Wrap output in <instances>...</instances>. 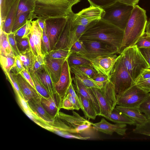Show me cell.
<instances>
[{
  "mask_svg": "<svg viewBox=\"0 0 150 150\" xmlns=\"http://www.w3.org/2000/svg\"><path fill=\"white\" fill-rule=\"evenodd\" d=\"M67 60L70 68L83 65H91L89 61L75 54H71L68 57Z\"/></svg>",
  "mask_w": 150,
  "mask_h": 150,
  "instance_id": "obj_39",
  "label": "cell"
},
{
  "mask_svg": "<svg viewBox=\"0 0 150 150\" xmlns=\"http://www.w3.org/2000/svg\"><path fill=\"white\" fill-rule=\"evenodd\" d=\"M15 0H0V29L2 28Z\"/></svg>",
  "mask_w": 150,
  "mask_h": 150,
  "instance_id": "obj_34",
  "label": "cell"
},
{
  "mask_svg": "<svg viewBox=\"0 0 150 150\" xmlns=\"http://www.w3.org/2000/svg\"><path fill=\"white\" fill-rule=\"evenodd\" d=\"M72 113V115H69L59 111L58 116L78 134L84 137L90 138L86 136V133L88 134L89 131H91V129H93L92 127L93 123L75 111H73Z\"/></svg>",
  "mask_w": 150,
  "mask_h": 150,
  "instance_id": "obj_10",
  "label": "cell"
},
{
  "mask_svg": "<svg viewBox=\"0 0 150 150\" xmlns=\"http://www.w3.org/2000/svg\"><path fill=\"white\" fill-rule=\"evenodd\" d=\"M139 49L150 67V47Z\"/></svg>",
  "mask_w": 150,
  "mask_h": 150,
  "instance_id": "obj_57",
  "label": "cell"
},
{
  "mask_svg": "<svg viewBox=\"0 0 150 150\" xmlns=\"http://www.w3.org/2000/svg\"><path fill=\"white\" fill-rule=\"evenodd\" d=\"M30 12L28 11L23 13L16 18L12 28V33H14L24 25L26 20L28 19Z\"/></svg>",
  "mask_w": 150,
  "mask_h": 150,
  "instance_id": "obj_41",
  "label": "cell"
},
{
  "mask_svg": "<svg viewBox=\"0 0 150 150\" xmlns=\"http://www.w3.org/2000/svg\"><path fill=\"white\" fill-rule=\"evenodd\" d=\"M45 56L43 55L35 56L32 69L36 72H39L44 68L45 64L44 60Z\"/></svg>",
  "mask_w": 150,
  "mask_h": 150,
  "instance_id": "obj_45",
  "label": "cell"
},
{
  "mask_svg": "<svg viewBox=\"0 0 150 150\" xmlns=\"http://www.w3.org/2000/svg\"><path fill=\"white\" fill-rule=\"evenodd\" d=\"M140 0H118L120 2L129 5L134 6L136 5Z\"/></svg>",
  "mask_w": 150,
  "mask_h": 150,
  "instance_id": "obj_61",
  "label": "cell"
},
{
  "mask_svg": "<svg viewBox=\"0 0 150 150\" xmlns=\"http://www.w3.org/2000/svg\"><path fill=\"white\" fill-rule=\"evenodd\" d=\"M145 92H150V79L138 82L135 84Z\"/></svg>",
  "mask_w": 150,
  "mask_h": 150,
  "instance_id": "obj_56",
  "label": "cell"
},
{
  "mask_svg": "<svg viewBox=\"0 0 150 150\" xmlns=\"http://www.w3.org/2000/svg\"><path fill=\"white\" fill-rule=\"evenodd\" d=\"M34 10L30 13L29 19L44 20L67 17L73 15L72 8L81 0H35Z\"/></svg>",
  "mask_w": 150,
  "mask_h": 150,
  "instance_id": "obj_1",
  "label": "cell"
},
{
  "mask_svg": "<svg viewBox=\"0 0 150 150\" xmlns=\"http://www.w3.org/2000/svg\"><path fill=\"white\" fill-rule=\"evenodd\" d=\"M81 40L86 47L87 52L84 55L79 56L84 58H93L99 56L120 54L116 48L105 42L97 40Z\"/></svg>",
  "mask_w": 150,
  "mask_h": 150,
  "instance_id": "obj_8",
  "label": "cell"
},
{
  "mask_svg": "<svg viewBox=\"0 0 150 150\" xmlns=\"http://www.w3.org/2000/svg\"><path fill=\"white\" fill-rule=\"evenodd\" d=\"M138 49L150 47V35L145 32L135 44Z\"/></svg>",
  "mask_w": 150,
  "mask_h": 150,
  "instance_id": "obj_49",
  "label": "cell"
},
{
  "mask_svg": "<svg viewBox=\"0 0 150 150\" xmlns=\"http://www.w3.org/2000/svg\"><path fill=\"white\" fill-rule=\"evenodd\" d=\"M74 14L68 16L66 25L53 50L61 49H68L67 42L69 33L73 24Z\"/></svg>",
  "mask_w": 150,
  "mask_h": 150,
  "instance_id": "obj_24",
  "label": "cell"
},
{
  "mask_svg": "<svg viewBox=\"0 0 150 150\" xmlns=\"http://www.w3.org/2000/svg\"><path fill=\"white\" fill-rule=\"evenodd\" d=\"M98 100L100 108V115L109 120L110 113L117 105L114 86L109 80L101 88H91Z\"/></svg>",
  "mask_w": 150,
  "mask_h": 150,
  "instance_id": "obj_7",
  "label": "cell"
},
{
  "mask_svg": "<svg viewBox=\"0 0 150 150\" xmlns=\"http://www.w3.org/2000/svg\"><path fill=\"white\" fill-rule=\"evenodd\" d=\"M0 56L1 67L6 77L9 75L11 69L15 64V57L9 55Z\"/></svg>",
  "mask_w": 150,
  "mask_h": 150,
  "instance_id": "obj_33",
  "label": "cell"
},
{
  "mask_svg": "<svg viewBox=\"0 0 150 150\" xmlns=\"http://www.w3.org/2000/svg\"><path fill=\"white\" fill-rule=\"evenodd\" d=\"M61 108L78 110L80 109V106L79 104L75 98L70 94H67L62 100Z\"/></svg>",
  "mask_w": 150,
  "mask_h": 150,
  "instance_id": "obj_36",
  "label": "cell"
},
{
  "mask_svg": "<svg viewBox=\"0 0 150 150\" xmlns=\"http://www.w3.org/2000/svg\"><path fill=\"white\" fill-rule=\"evenodd\" d=\"M99 56L94 58L86 59L90 61L91 66L98 73L106 75L109 77L110 72L120 54Z\"/></svg>",
  "mask_w": 150,
  "mask_h": 150,
  "instance_id": "obj_14",
  "label": "cell"
},
{
  "mask_svg": "<svg viewBox=\"0 0 150 150\" xmlns=\"http://www.w3.org/2000/svg\"><path fill=\"white\" fill-rule=\"evenodd\" d=\"M91 5L103 8L114 4L118 0H87Z\"/></svg>",
  "mask_w": 150,
  "mask_h": 150,
  "instance_id": "obj_50",
  "label": "cell"
},
{
  "mask_svg": "<svg viewBox=\"0 0 150 150\" xmlns=\"http://www.w3.org/2000/svg\"><path fill=\"white\" fill-rule=\"evenodd\" d=\"M92 79L96 81L104 83L109 80V77L108 76L98 73H97Z\"/></svg>",
  "mask_w": 150,
  "mask_h": 150,
  "instance_id": "obj_58",
  "label": "cell"
},
{
  "mask_svg": "<svg viewBox=\"0 0 150 150\" xmlns=\"http://www.w3.org/2000/svg\"><path fill=\"white\" fill-rule=\"evenodd\" d=\"M19 74L33 87L35 88L32 77L29 70L25 69L21 71Z\"/></svg>",
  "mask_w": 150,
  "mask_h": 150,
  "instance_id": "obj_55",
  "label": "cell"
},
{
  "mask_svg": "<svg viewBox=\"0 0 150 150\" xmlns=\"http://www.w3.org/2000/svg\"><path fill=\"white\" fill-rule=\"evenodd\" d=\"M138 109L141 113H143L148 120H150V93L140 104Z\"/></svg>",
  "mask_w": 150,
  "mask_h": 150,
  "instance_id": "obj_43",
  "label": "cell"
},
{
  "mask_svg": "<svg viewBox=\"0 0 150 150\" xmlns=\"http://www.w3.org/2000/svg\"><path fill=\"white\" fill-rule=\"evenodd\" d=\"M127 125L125 124H111L103 118L98 122L93 123L92 127L95 130L103 133L112 135L114 132L124 136L126 134Z\"/></svg>",
  "mask_w": 150,
  "mask_h": 150,
  "instance_id": "obj_15",
  "label": "cell"
},
{
  "mask_svg": "<svg viewBox=\"0 0 150 150\" xmlns=\"http://www.w3.org/2000/svg\"><path fill=\"white\" fill-rule=\"evenodd\" d=\"M41 102L46 111L50 115L56 117L60 109L54 97L45 98L41 96Z\"/></svg>",
  "mask_w": 150,
  "mask_h": 150,
  "instance_id": "obj_27",
  "label": "cell"
},
{
  "mask_svg": "<svg viewBox=\"0 0 150 150\" xmlns=\"http://www.w3.org/2000/svg\"><path fill=\"white\" fill-rule=\"evenodd\" d=\"M97 20L93 21L85 25H75L73 22V24L70 32L68 39L67 48L70 50L72 45L77 40H80L83 33L94 24Z\"/></svg>",
  "mask_w": 150,
  "mask_h": 150,
  "instance_id": "obj_23",
  "label": "cell"
},
{
  "mask_svg": "<svg viewBox=\"0 0 150 150\" xmlns=\"http://www.w3.org/2000/svg\"><path fill=\"white\" fill-rule=\"evenodd\" d=\"M133 131L136 134L150 136V120H148L142 125H136Z\"/></svg>",
  "mask_w": 150,
  "mask_h": 150,
  "instance_id": "obj_44",
  "label": "cell"
},
{
  "mask_svg": "<svg viewBox=\"0 0 150 150\" xmlns=\"http://www.w3.org/2000/svg\"><path fill=\"white\" fill-rule=\"evenodd\" d=\"M149 93L144 91L136 84H134L117 99V105L138 108Z\"/></svg>",
  "mask_w": 150,
  "mask_h": 150,
  "instance_id": "obj_9",
  "label": "cell"
},
{
  "mask_svg": "<svg viewBox=\"0 0 150 150\" xmlns=\"http://www.w3.org/2000/svg\"><path fill=\"white\" fill-rule=\"evenodd\" d=\"M11 73L17 81L25 101L41 96L35 88L33 87L20 74H13Z\"/></svg>",
  "mask_w": 150,
  "mask_h": 150,
  "instance_id": "obj_18",
  "label": "cell"
},
{
  "mask_svg": "<svg viewBox=\"0 0 150 150\" xmlns=\"http://www.w3.org/2000/svg\"><path fill=\"white\" fill-rule=\"evenodd\" d=\"M29 70L32 77L35 88L38 93L41 96L45 98H48L51 96L42 83L37 72L31 69Z\"/></svg>",
  "mask_w": 150,
  "mask_h": 150,
  "instance_id": "obj_32",
  "label": "cell"
},
{
  "mask_svg": "<svg viewBox=\"0 0 150 150\" xmlns=\"http://www.w3.org/2000/svg\"><path fill=\"white\" fill-rule=\"evenodd\" d=\"M67 59L63 64L58 81L54 84L56 92L55 98L57 103L60 105H61L69 86L72 82V78Z\"/></svg>",
  "mask_w": 150,
  "mask_h": 150,
  "instance_id": "obj_11",
  "label": "cell"
},
{
  "mask_svg": "<svg viewBox=\"0 0 150 150\" xmlns=\"http://www.w3.org/2000/svg\"><path fill=\"white\" fill-rule=\"evenodd\" d=\"M32 21L31 20L27 19L24 25L13 33L15 35V39L29 37L32 28Z\"/></svg>",
  "mask_w": 150,
  "mask_h": 150,
  "instance_id": "obj_38",
  "label": "cell"
},
{
  "mask_svg": "<svg viewBox=\"0 0 150 150\" xmlns=\"http://www.w3.org/2000/svg\"><path fill=\"white\" fill-rule=\"evenodd\" d=\"M72 84L76 92L79 93L89 100L94 107L97 116H100V107L96 95L91 88L86 87L75 77L72 78Z\"/></svg>",
  "mask_w": 150,
  "mask_h": 150,
  "instance_id": "obj_16",
  "label": "cell"
},
{
  "mask_svg": "<svg viewBox=\"0 0 150 150\" xmlns=\"http://www.w3.org/2000/svg\"><path fill=\"white\" fill-rule=\"evenodd\" d=\"M145 33L147 34L150 35V19L147 21L146 28Z\"/></svg>",
  "mask_w": 150,
  "mask_h": 150,
  "instance_id": "obj_63",
  "label": "cell"
},
{
  "mask_svg": "<svg viewBox=\"0 0 150 150\" xmlns=\"http://www.w3.org/2000/svg\"><path fill=\"white\" fill-rule=\"evenodd\" d=\"M40 97L30 99L27 103L31 109L38 115L44 120L49 122L53 121L56 117L49 114L42 105Z\"/></svg>",
  "mask_w": 150,
  "mask_h": 150,
  "instance_id": "obj_20",
  "label": "cell"
},
{
  "mask_svg": "<svg viewBox=\"0 0 150 150\" xmlns=\"http://www.w3.org/2000/svg\"><path fill=\"white\" fill-rule=\"evenodd\" d=\"M70 69L71 72L74 74V77L81 81L87 88H101L105 83L94 80L82 72L76 67H71Z\"/></svg>",
  "mask_w": 150,
  "mask_h": 150,
  "instance_id": "obj_21",
  "label": "cell"
},
{
  "mask_svg": "<svg viewBox=\"0 0 150 150\" xmlns=\"http://www.w3.org/2000/svg\"><path fill=\"white\" fill-rule=\"evenodd\" d=\"M121 54L123 56L124 64L134 82L144 70L150 69L136 45L126 48Z\"/></svg>",
  "mask_w": 150,
  "mask_h": 150,
  "instance_id": "obj_5",
  "label": "cell"
},
{
  "mask_svg": "<svg viewBox=\"0 0 150 150\" xmlns=\"http://www.w3.org/2000/svg\"><path fill=\"white\" fill-rule=\"evenodd\" d=\"M18 56L25 69L29 70L32 68L35 55L30 49L20 53Z\"/></svg>",
  "mask_w": 150,
  "mask_h": 150,
  "instance_id": "obj_35",
  "label": "cell"
},
{
  "mask_svg": "<svg viewBox=\"0 0 150 150\" xmlns=\"http://www.w3.org/2000/svg\"><path fill=\"white\" fill-rule=\"evenodd\" d=\"M150 79V69L144 70L135 81L134 84Z\"/></svg>",
  "mask_w": 150,
  "mask_h": 150,
  "instance_id": "obj_54",
  "label": "cell"
},
{
  "mask_svg": "<svg viewBox=\"0 0 150 150\" xmlns=\"http://www.w3.org/2000/svg\"><path fill=\"white\" fill-rule=\"evenodd\" d=\"M71 53H74L79 55H84L87 52V50L83 41L80 40L76 42L70 49Z\"/></svg>",
  "mask_w": 150,
  "mask_h": 150,
  "instance_id": "obj_42",
  "label": "cell"
},
{
  "mask_svg": "<svg viewBox=\"0 0 150 150\" xmlns=\"http://www.w3.org/2000/svg\"><path fill=\"white\" fill-rule=\"evenodd\" d=\"M109 120L116 123L135 125L134 122L116 107L112 111Z\"/></svg>",
  "mask_w": 150,
  "mask_h": 150,
  "instance_id": "obj_30",
  "label": "cell"
},
{
  "mask_svg": "<svg viewBox=\"0 0 150 150\" xmlns=\"http://www.w3.org/2000/svg\"><path fill=\"white\" fill-rule=\"evenodd\" d=\"M6 77L7 79L8 80L11 84L16 95V98H22L24 99L19 86L15 79L12 74L10 72L9 75Z\"/></svg>",
  "mask_w": 150,
  "mask_h": 150,
  "instance_id": "obj_47",
  "label": "cell"
},
{
  "mask_svg": "<svg viewBox=\"0 0 150 150\" xmlns=\"http://www.w3.org/2000/svg\"><path fill=\"white\" fill-rule=\"evenodd\" d=\"M9 42L15 57L18 56L20 54L18 49L14 33H11L8 34Z\"/></svg>",
  "mask_w": 150,
  "mask_h": 150,
  "instance_id": "obj_52",
  "label": "cell"
},
{
  "mask_svg": "<svg viewBox=\"0 0 150 150\" xmlns=\"http://www.w3.org/2000/svg\"><path fill=\"white\" fill-rule=\"evenodd\" d=\"M124 35V30L100 19L83 33L80 40L103 41L115 47L120 52Z\"/></svg>",
  "mask_w": 150,
  "mask_h": 150,
  "instance_id": "obj_2",
  "label": "cell"
},
{
  "mask_svg": "<svg viewBox=\"0 0 150 150\" xmlns=\"http://www.w3.org/2000/svg\"><path fill=\"white\" fill-rule=\"evenodd\" d=\"M109 80L114 85L117 100L134 84V82L124 64L121 54L110 72Z\"/></svg>",
  "mask_w": 150,
  "mask_h": 150,
  "instance_id": "obj_6",
  "label": "cell"
},
{
  "mask_svg": "<svg viewBox=\"0 0 150 150\" xmlns=\"http://www.w3.org/2000/svg\"><path fill=\"white\" fill-rule=\"evenodd\" d=\"M115 107L132 119L136 125H142L148 121L144 115L142 114L137 108L126 107L118 105H116Z\"/></svg>",
  "mask_w": 150,
  "mask_h": 150,
  "instance_id": "obj_22",
  "label": "cell"
},
{
  "mask_svg": "<svg viewBox=\"0 0 150 150\" xmlns=\"http://www.w3.org/2000/svg\"><path fill=\"white\" fill-rule=\"evenodd\" d=\"M41 50L42 53L44 55L51 51L49 40L46 32L45 26L42 32Z\"/></svg>",
  "mask_w": 150,
  "mask_h": 150,
  "instance_id": "obj_46",
  "label": "cell"
},
{
  "mask_svg": "<svg viewBox=\"0 0 150 150\" xmlns=\"http://www.w3.org/2000/svg\"><path fill=\"white\" fill-rule=\"evenodd\" d=\"M36 72L42 83L51 96L55 97L56 92L54 83L45 65L42 70Z\"/></svg>",
  "mask_w": 150,
  "mask_h": 150,
  "instance_id": "obj_28",
  "label": "cell"
},
{
  "mask_svg": "<svg viewBox=\"0 0 150 150\" xmlns=\"http://www.w3.org/2000/svg\"><path fill=\"white\" fill-rule=\"evenodd\" d=\"M20 0H15L0 30L9 34L12 33L13 25L16 18L18 8Z\"/></svg>",
  "mask_w": 150,
  "mask_h": 150,
  "instance_id": "obj_25",
  "label": "cell"
},
{
  "mask_svg": "<svg viewBox=\"0 0 150 150\" xmlns=\"http://www.w3.org/2000/svg\"><path fill=\"white\" fill-rule=\"evenodd\" d=\"M32 28L31 34L33 41L36 47L38 55H43L41 50L42 31L39 27L36 20L32 21Z\"/></svg>",
  "mask_w": 150,
  "mask_h": 150,
  "instance_id": "obj_29",
  "label": "cell"
},
{
  "mask_svg": "<svg viewBox=\"0 0 150 150\" xmlns=\"http://www.w3.org/2000/svg\"><path fill=\"white\" fill-rule=\"evenodd\" d=\"M18 104L24 113L37 124L44 128L53 132L52 122L46 121L41 118L31 109L25 100H21L18 102Z\"/></svg>",
  "mask_w": 150,
  "mask_h": 150,
  "instance_id": "obj_19",
  "label": "cell"
},
{
  "mask_svg": "<svg viewBox=\"0 0 150 150\" xmlns=\"http://www.w3.org/2000/svg\"><path fill=\"white\" fill-rule=\"evenodd\" d=\"M76 67L82 72L91 78L98 73L90 65H83Z\"/></svg>",
  "mask_w": 150,
  "mask_h": 150,
  "instance_id": "obj_51",
  "label": "cell"
},
{
  "mask_svg": "<svg viewBox=\"0 0 150 150\" xmlns=\"http://www.w3.org/2000/svg\"><path fill=\"white\" fill-rule=\"evenodd\" d=\"M134 7L117 0L102 8L103 12L101 19L124 30Z\"/></svg>",
  "mask_w": 150,
  "mask_h": 150,
  "instance_id": "obj_4",
  "label": "cell"
},
{
  "mask_svg": "<svg viewBox=\"0 0 150 150\" xmlns=\"http://www.w3.org/2000/svg\"><path fill=\"white\" fill-rule=\"evenodd\" d=\"M147 22L146 11L138 5L134 6L124 30L120 54L126 48L134 45L144 35Z\"/></svg>",
  "mask_w": 150,
  "mask_h": 150,
  "instance_id": "obj_3",
  "label": "cell"
},
{
  "mask_svg": "<svg viewBox=\"0 0 150 150\" xmlns=\"http://www.w3.org/2000/svg\"><path fill=\"white\" fill-rule=\"evenodd\" d=\"M25 69L18 57H16L15 64L11 71H12L11 73L13 74H19Z\"/></svg>",
  "mask_w": 150,
  "mask_h": 150,
  "instance_id": "obj_53",
  "label": "cell"
},
{
  "mask_svg": "<svg viewBox=\"0 0 150 150\" xmlns=\"http://www.w3.org/2000/svg\"><path fill=\"white\" fill-rule=\"evenodd\" d=\"M35 0H20L18 6L16 18L27 12L32 13L35 6Z\"/></svg>",
  "mask_w": 150,
  "mask_h": 150,
  "instance_id": "obj_37",
  "label": "cell"
},
{
  "mask_svg": "<svg viewBox=\"0 0 150 150\" xmlns=\"http://www.w3.org/2000/svg\"><path fill=\"white\" fill-rule=\"evenodd\" d=\"M71 54L70 50L61 49L51 50L44 56L50 58L61 59L67 57Z\"/></svg>",
  "mask_w": 150,
  "mask_h": 150,
  "instance_id": "obj_40",
  "label": "cell"
},
{
  "mask_svg": "<svg viewBox=\"0 0 150 150\" xmlns=\"http://www.w3.org/2000/svg\"><path fill=\"white\" fill-rule=\"evenodd\" d=\"M36 20L40 28L43 31L45 27V21L40 19H38Z\"/></svg>",
  "mask_w": 150,
  "mask_h": 150,
  "instance_id": "obj_62",
  "label": "cell"
},
{
  "mask_svg": "<svg viewBox=\"0 0 150 150\" xmlns=\"http://www.w3.org/2000/svg\"><path fill=\"white\" fill-rule=\"evenodd\" d=\"M103 12L102 8L91 5L77 13H74L73 22L77 25H87L93 21L101 19Z\"/></svg>",
  "mask_w": 150,
  "mask_h": 150,
  "instance_id": "obj_13",
  "label": "cell"
},
{
  "mask_svg": "<svg viewBox=\"0 0 150 150\" xmlns=\"http://www.w3.org/2000/svg\"><path fill=\"white\" fill-rule=\"evenodd\" d=\"M76 93L79 100L80 108L83 111L86 118L89 120L90 119L95 120L97 115L90 102L79 93Z\"/></svg>",
  "mask_w": 150,
  "mask_h": 150,
  "instance_id": "obj_26",
  "label": "cell"
},
{
  "mask_svg": "<svg viewBox=\"0 0 150 150\" xmlns=\"http://www.w3.org/2000/svg\"><path fill=\"white\" fill-rule=\"evenodd\" d=\"M68 57L61 59H55L45 57V66L54 84L58 81L63 64Z\"/></svg>",
  "mask_w": 150,
  "mask_h": 150,
  "instance_id": "obj_17",
  "label": "cell"
},
{
  "mask_svg": "<svg viewBox=\"0 0 150 150\" xmlns=\"http://www.w3.org/2000/svg\"><path fill=\"white\" fill-rule=\"evenodd\" d=\"M18 49L20 53L30 49L29 37L15 39Z\"/></svg>",
  "mask_w": 150,
  "mask_h": 150,
  "instance_id": "obj_48",
  "label": "cell"
},
{
  "mask_svg": "<svg viewBox=\"0 0 150 150\" xmlns=\"http://www.w3.org/2000/svg\"><path fill=\"white\" fill-rule=\"evenodd\" d=\"M68 17L52 18L45 20L46 32L49 40L51 50H53L58 41Z\"/></svg>",
  "mask_w": 150,
  "mask_h": 150,
  "instance_id": "obj_12",
  "label": "cell"
},
{
  "mask_svg": "<svg viewBox=\"0 0 150 150\" xmlns=\"http://www.w3.org/2000/svg\"><path fill=\"white\" fill-rule=\"evenodd\" d=\"M30 48L32 52L35 56H37L38 55L36 47L33 41L31 33L29 36Z\"/></svg>",
  "mask_w": 150,
  "mask_h": 150,
  "instance_id": "obj_60",
  "label": "cell"
},
{
  "mask_svg": "<svg viewBox=\"0 0 150 150\" xmlns=\"http://www.w3.org/2000/svg\"><path fill=\"white\" fill-rule=\"evenodd\" d=\"M0 55H9L15 57L10 44L8 34L0 30Z\"/></svg>",
  "mask_w": 150,
  "mask_h": 150,
  "instance_id": "obj_31",
  "label": "cell"
},
{
  "mask_svg": "<svg viewBox=\"0 0 150 150\" xmlns=\"http://www.w3.org/2000/svg\"><path fill=\"white\" fill-rule=\"evenodd\" d=\"M70 94L72 97L75 98L80 104L79 100L77 94L73 86L72 82L71 84L68 89L66 93V94Z\"/></svg>",
  "mask_w": 150,
  "mask_h": 150,
  "instance_id": "obj_59",
  "label": "cell"
}]
</instances>
